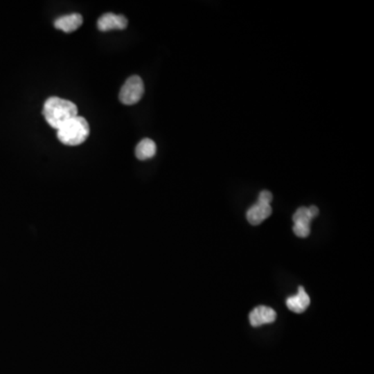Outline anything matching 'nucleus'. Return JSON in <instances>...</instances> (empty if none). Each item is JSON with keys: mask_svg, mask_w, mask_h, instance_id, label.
Returning <instances> with one entry per match:
<instances>
[{"mask_svg": "<svg viewBox=\"0 0 374 374\" xmlns=\"http://www.w3.org/2000/svg\"><path fill=\"white\" fill-rule=\"evenodd\" d=\"M43 114L48 124L54 129L78 116V108L73 102L58 97H50L44 104Z\"/></svg>", "mask_w": 374, "mask_h": 374, "instance_id": "nucleus-1", "label": "nucleus"}, {"mask_svg": "<svg viewBox=\"0 0 374 374\" xmlns=\"http://www.w3.org/2000/svg\"><path fill=\"white\" fill-rule=\"evenodd\" d=\"M89 135V125L82 116H75L57 129L60 143L66 145H78L84 143Z\"/></svg>", "mask_w": 374, "mask_h": 374, "instance_id": "nucleus-2", "label": "nucleus"}, {"mask_svg": "<svg viewBox=\"0 0 374 374\" xmlns=\"http://www.w3.org/2000/svg\"><path fill=\"white\" fill-rule=\"evenodd\" d=\"M143 93H145V87H143V80L137 75H133L125 81L118 98L125 105H132L141 99Z\"/></svg>", "mask_w": 374, "mask_h": 374, "instance_id": "nucleus-3", "label": "nucleus"}, {"mask_svg": "<svg viewBox=\"0 0 374 374\" xmlns=\"http://www.w3.org/2000/svg\"><path fill=\"white\" fill-rule=\"evenodd\" d=\"M128 25V20L123 15H114L106 12L98 20V29L101 31L112 30V29H124Z\"/></svg>", "mask_w": 374, "mask_h": 374, "instance_id": "nucleus-4", "label": "nucleus"}, {"mask_svg": "<svg viewBox=\"0 0 374 374\" xmlns=\"http://www.w3.org/2000/svg\"><path fill=\"white\" fill-rule=\"evenodd\" d=\"M276 318V313L271 308L259 305L249 313V322L253 326H263L272 323Z\"/></svg>", "mask_w": 374, "mask_h": 374, "instance_id": "nucleus-5", "label": "nucleus"}, {"mask_svg": "<svg viewBox=\"0 0 374 374\" xmlns=\"http://www.w3.org/2000/svg\"><path fill=\"white\" fill-rule=\"evenodd\" d=\"M272 209L268 204L256 203L247 212V218L249 224L258 226L266 218L271 215Z\"/></svg>", "mask_w": 374, "mask_h": 374, "instance_id": "nucleus-6", "label": "nucleus"}, {"mask_svg": "<svg viewBox=\"0 0 374 374\" xmlns=\"http://www.w3.org/2000/svg\"><path fill=\"white\" fill-rule=\"evenodd\" d=\"M83 18L80 14L64 15V16L60 17L56 19L54 22V26L60 30L64 31V33H73V31L78 29L82 24Z\"/></svg>", "mask_w": 374, "mask_h": 374, "instance_id": "nucleus-7", "label": "nucleus"}, {"mask_svg": "<svg viewBox=\"0 0 374 374\" xmlns=\"http://www.w3.org/2000/svg\"><path fill=\"white\" fill-rule=\"evenodd\" d=\"M310 301L309 295L305 292L303 287H299V294L293 295V296L288 297L286 299V305L290 311L294 312V313H303L309 307Z\"/></svg>", "mask_w": 374, "mask_h": 374, "instance_id": "nucleus-8", "label": "nucleus"}, {"mask_svg": "<svg viewBox=\"0 0 374 374\" xmlns=\"http://www.w3.org/2000/svg\"><path fill=\"white\" fill-rule=\"evenodd\" d=\"M156 154V145L152 139H143L139 141L135 149V155L139 160H147Z\"/></svg>", "mask_w": 374, "mask_h": 374, "instance_id": "nucleus-9", "label": "nucleus"}, {"mask_svg": "<svg viewBox=\"0 0 374 374\" xmlns=\"http://www.w3.org/2000/svg\"><path fill=\"white\" fill-rule=\"evenodd\" d=\"M293 222L294 224L296 222H301V224H311L312 218L311 214H310L309 209L307 207H301L296 210L294 214H293Z\"/></svg>", "mask_w": 374, "mask_h": 374, "instance_id": "nucleus-10", "label": "nucleus"}, {"mask_svg": "<svg viewBox=\"0 0 374 374\" xmlns=\"http://www.w3.org/2000/svg\"><path fill=\"white\" fill-rule=\"evenodd\" d=\"M293 232H294L296 236L301 237V238H305V237L310 235V224L296 222L293 226Z\"/></svg>", "mask_w": 374, "mask_h": 374, "instance_id": "nucleus-11", "label": "nucleus"}, {"mask_svg": "<svg viewBox=\"0 0 374 374\" xmlns=\"http://www.w3.org/2000/svg\"><path fill=\"white\" fill-rule=\"evenodd\" d=\"M272 201V195L270 191L263 190L260 193L259 197H258V203L268 204L270 205V202Z\"/></svg>", "mask_w": 374, "mask_h": 374, "instance_id": "nucleus-12", "label": "nucleus"}, {"mask_svg": "<svg viewBox=\"0 0 374 374\" xmlns=\"http://www.w3.org/2000/svg\"><path fill=\"white\" fill-rule=\"evenodd\" d=\"M308 209H309V212H310V214H311L312 218H314L315 217V216L318 215V212H319V210H318V208L316 207V206H314V205L310 206V207L308 208Z\"/></svg>", "mask_w": 374, "mask_h": 374, "instance_id": "nucleus-13", "label": "nucleus"}]
</instances>
